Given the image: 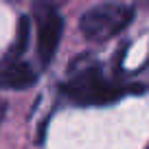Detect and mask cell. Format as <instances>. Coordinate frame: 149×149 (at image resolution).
<instances>
[{
	"mask_svg": "<svg viewBox=\"0 0 149 149\" xmlns=\"http://www.w3.org/2000/svg\"><path fill=\"white\" fill-rule=\"evenodd\" d=\"M59 92L64 99L81 107L110 105L121 101L127 94H143L145 86L123 84L103 74L101 66L90 57H79L72 66V72L66 81H61Z\"/></svg>",
	"mask_w": 149,
	"mask_h": 149,
	"instance_id": "obj_1",
	"label": "cell"
},
{
	"mask_svg": "<svg viewBox=\"0 0 149 149\" xmlns=\"http://www.w3.org/2000/svg\"><path fill=\"white\" fill-rule=\"evenodd\" d=\"M132 18H134V5H125V2H101L94 5L81 15L79 29L84 33L86 40L90 42H107L121 31L130 26Z\"/></svg>",
	"mask_w": 149,
	"mask_h": 149,
	"instance_id": "obj_2",
	"label": "cell"
},
{
	"mask_svg": "<svg viewBox=\"0 0 149 149\" xmlns=\"http://www.w3.org/2000/svg\"><path fill=\"white\" fill-rule=\"evenodd\" d=\"M33 20H35V29H37V55H40V61H42V66H51V61L55 59L59 40H61L64 18H61L59 9L55 5L37 2L33 7Z\"/></svg>",
	"mask_w": 149,
	"mask_h": 149,
	"instance_id": "obj_3",
	"label": "cell"
},
{
	"mask_svg": "<svg viewBox=\"0 0 149 149\" xmlns=\"http://www.w3.org/2000/svg\"><path fill=\"white\" fill-rule=\"evenodd\" d=\"M37 84V72L31 64L24 59H11L2 57L0 59V88L2 90H26Z\"/></svg>",
	"mask_w": 149,
	"mask_h": 149,
	"instance_id": "obj_4",
	"label": "cell"
},
{
	"mask_svg": "<svg viewBox=\"0 0 149 149\" xmlns=\"http://www.w3.org/2000/svg\"><path fill=\"white\" fill-rule=\"evenodd\" d=\"M29 35H31V18L22 15L18 22V35H15V42L11 44V48L7 51V57L11 59H22L24 48L29 46Z\"/></svg>",
	"mask_w": 149,
	"mask_h": 149,
	"instance_id": "obj_5",
	"label": "cell"
},
{
	"mask_svg": "<svg viewBox=\"0 0 149 149\" xmlns=\"http://www.w3.org/2000/svg\"><path fill=\"white\" fill-rule=\"evenodd\" d=\"M5 114H7V103H5V101H0V121L5 118Z\"/></svg>",
	"mask_w": 149,
	"mask_h": 149,
	"instance_id": "obj_6",
	"label": "cell"
}]
</instances>
